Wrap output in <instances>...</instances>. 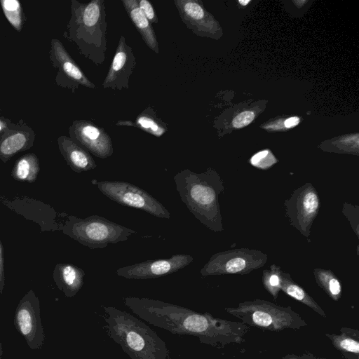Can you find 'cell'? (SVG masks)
Returning a JSON list of instances; mask_svg holds the SVG:
<instances>
[{
  "mask_svg": "<svg viewBox=\"0 0 359 359\" xmlns=\"http://www.w3.org/2000/svg\"><path fill=\"white\" fill-rule=\"evenodd\" d=\"M14 325L31 349L37 350L43 346L45 334L41 320L40 302L33 290L27 292L19 302Z\"/></svg>",
  "mask_w": 359,
  "mask_h": 359,
  "instance_id": "obj_10",
  "label": "cell"
},
{
  "mask_svg": "<svg viewBox=\"0 0 359 359\" xmlns=\"http://www.w3.org/2000/svg\"><path fill=\"white\" fill-rule=\"evenodd\" d=\"M280 359H327L325 358L318 357L309 352H304L300 355L294 353H288L281 357Z\"/></svg>",
  "mask_w": 359,
  "mask_h": 359,
  "instance_id": "obj_32",
  "label": "cell"
},
{
  "mask_svg": "<svg viewBox=\"0 0 359 359\" xmlns=\"http://www.w3.org/2000/svg\"><path fill=\"white\" fill-rule=\"evenodd\" d=\"M103 309L109 336L131 359H168L165 342L146 323L115 307Z\"/></svg>",
  "mask_w": 359,
  "mask_h": 359,
  "instance_id": "obj_4",
  "label": "cell"
},
{
  "mask_svg": "<svg viewBox=\"0 0 359 359\" xmlns=\"http://www.w3.org/2000/svg\"><path fill=\"white\" fill-rule=\"evenodd\" d=\"M255 118L254 112L245 111L238 114L233 120L232 124L236 128H241L250 124Z\"/></svg>",
  "mask_w": 359,
  "mask_h": 359,
  "instance_id": "obj_30",
  "label": "cell"
},
{
  "mask_svg": "<svg viewBox=\"0 0 359 359\" xmlns=\"http://www.w3.org/2000/svg\"><path fill=\"white\" fill-rule=\"evenodd\" d=\"M50 60L57 70V85L74 93L79 86L95 88V84L84 74L76 62L72 58L63 44L57 39L51 40Z\"/></svg>",
  "mask_w": 359,
  "mask_h": 359,
  "instance_id": "obj_11",
  "label": "cell"
},
{
  "mask_svg": "<svg viewBox=\"0 0 359 359\" xmlns=\"http://www.w3.org/2000/svg\"><path fill=\"white\" fill-rule=\"evenodd\" d=\"M343 213L346 215L351 223L357 237L358 235V205L344 203L343 206Z\"/></svg>",
  "mask_w": 359,
  "mask_h": 359,
  "instance_id": "obj_28",
  "label": "cell"
},
{
  "mask_svg": "<svg viewBox=\"0 0 359 359\" xmlns=\"http://www.w3.org/2000/svg\"><path fill=\"white\" fill-rule=\"evenodd\" d=\"M286 215L290 224L309 241L310 229L320 208V200L315 187L306 182L296 189L285 201Z\"/></svg>",
  "mask_w": 359,
  "mask_h": 359,
  "instance_id": "obj_9",
  "label": "cell"
},
{
  "mask_svg": "<svg viewBox=\"0 0 359 359\" xmlns=\"http://www.w3.org/2000/svg\"><path fill=\"white\" fill-rule=\"evenodd\" d=\"M96 184L102 194L120 205L144 210L159 218L170 217V213L161 203L133 184L123 181H101Z\"/></svg>",
  "mask_w": 359,
  "mask_h": 359,
  "instance_id": "obj_7",
  "label": "cell"
},
{
  "mask_svg": "<svg viewBox=\"0 0 359 359\" xmlns=\"http://www.w3.org/2000/svg\"><path fill=\"white\" fill-rule=\"evenodd\" d=\"M280 290L284 293L309 306L318 315L326 318V313L320 305L292 278L289 273L280 271Z\"/></svg>",
  "mask_w": 359,
  "mask_h": 359,
  "instance_id": "obj_22",
  "label": "cell"
},
{
  "mask_svg": "<svg viewBox=\"0 0 359 359\" xmlns=\"http://www.w3.org/2000/svg\"><path fill=\"white\" fill-rule=\"evenodd\" d=\"M194 260L189 255L180 254L171 257L146 260L117 269L116 274L128 279L156 278L173 273Z\"/></svg>",
  "mask_w": 359,
  "mask_h": 359,
  "instance_id": "obj_13",
  "label": "cell"
},
{
  "mask_svg": "<svg viewBox=\"0 0 359 359\" xmlns=\"http://www.w3.org/2000/svg\"><path fill=\"white\" fill-rule=\"evenodd\" d=\"M267 255L259 250L240 248L213 255L201 270L203 276L246 274L262 267Z\"/></svg>",
  "mask_w": 359,
  "mask_h": 359,
  "instance_id": "obj_8",
  "label": "cell"
},
{
  "mask_svg": "<svg viewBox=\"0 0 359 359\" xmlns=\"http://www.w3.org/2000/svg\"><path fill=\"white\" fill-rule=\"evenodd\" d=\"M225 311L241 320V323L262 330H296L307 325V323L291 306H278L263 299L240 302L236 307H226Z\"/></svg>",
  "mask_w": 359,
  "mask_h": 359,
  "instance_id": "obj_5",
  "label": "cell"
},
{
  "mask_svg": "<svg viewBox=\"0 0 359 359\" xmlns=\"http://www.w3.org/2000/svg\"><path fill=\"white\" fill-rule=\"evenodd\" d=\"M136 64L132 48L126 43V38L121 36L102 86L113 90L128 89L129 79Z\"/></svg>",
  "mask_w": 359,
  "mask_h": 359,
  "instance_id": "obj_14",
  "label": "cell"
},
{
  "mask_svg": "<svg viewBox=\"0 0 359 359\" xmlns=\"http://www.w3.org/2000/svg\"><path fill=\"white\" fill-rule=\"evenodd\" d=\"M299 123V118L297 116L290 117L285 121L284 125L286 128H290L294 127Z\"/></svg>",
  "mask_w": 359,
  "mask_h": 359,
  "instance_id": "obj_33",
  "label": "cell"
},
{
  "mask_svg": "<svg viewBox=\"0 0 359 359\" xmlns=\"http://www.w3.org/2000/svg\"><path fill=\"white\" fill-rule=\"evenodd\" d=\"M3 12L14 29L20 32L24 22L21 5L16 0H2L0 1Z\"/></svg>",
  "mask_w": 359,
  "mask_h": 359,
  "instance_id": "obj_25",
  "label": "cell"
},
{
  "mask_svg": "<svg viewBox=\"0 0 359 359\" xmlns=\"http://www.w3.org/2000/svg\"><path fill=\"white\" fill-rule=\"evenodd\" d=\"M325 336L344 359H359L358 330L343 327L339 330V334L326 333Z\"/></svg>",
  "mask_w": 359,
  "mask_h": 359,
  "instance_id": "obj_20",
  "label": "cell"
},
{
  "mask_svg": "<svg viewBox=\"0 0 359 359\" xmlns=\"http://www.w3.org/2000/svg\"><path fill=\"white\" fill-rule=\"evenodd\" d=\"M61 230L63 233L91 249L125 241L137 232L99 215L85 219L70 215Z\"/></svg>",
  "mask_w": 359,
  "mask_h": 359,
  "instance_id": "obj_6",
  "label": "cell"
},
{
  "mask_svg": "<svg viewBox=\"0 0 359 359\" xmlns=\"http://www.w3.org/2000/svg\"><path fill=\"white\" fill-rule=\"evenodd\" d=\"M11 121L4 117L0 118V133L6 128Z\"/></svg>",
  "mask_w": 359,
  "mask_h": 359,
  "instance_id": "obj_34",
  "label": "cell"
},
{
  "mask_svg": "<svg viewBox=\"0 0 359 359\" xmlns=\"http://www.w3.org/2000/svg\"><path fill=\"white\" fill-rule=\"evenodd\" d=\"M125 305L151 325L172 334L196 337L200 341L217 348L245 341L247 325L198 313L173 304L147 297H127Z\"/></svg>",
  "mask_w": 359,
  "mask_h": 359,
  "instance_id": "obj_1",
  "label": "cell"
},
{
  "mask_svg": "<svg viewBox=\"0 0 359 359\" xmlns=\"http://www.w3.org/2000/svg\"><path fill=\"white\" fill-rule=\"evenodd\" d=\"M182 21L188 29L201 36H212L216 32V23L205 11L201 1L196 0H175Z\"/></svg>",
  "mask_w": 359,
  "mask_h": 359,
  "instance_id": "obj_16",
  "label": "cell"
},
{
  "mask_svg": "<svg viewBox=\"0 0 359 359\" xmlns=\"http://www.w3.org/2000/svg\"><path fill=\"white\" fill-rule=\"evenodd\" d=\"M85 271L72 264L60 263L55 265L53 278L57 287L67 297H73L83 285Z\"/></svg>",
  "mask_w": 359,
  "mask_h": 359,
  "instance_id": "obj_18",
  "label": "cell"
},
{
  "mask_svg": "<svg viewBox=\"0 0 359 359\" xmlns=\"http://www.w3.org/2000/svg\"><path fill=\"white\" fill-rule=\"evenodd\" d=\"M250 1H239V3L242 4L243 6H246L248 4H249Z\"/></svg>",
  "mask_w": 359,
  "mask_h": 359,
  "instance_id": "obj_36",
  "label": "cell"
},
{
  "mask_svg": "<svg viewBox=\"0 0 359 359\" xmlns=\"http://www.w3.org/2000/svg\"><path fill=\"white\" fill-rule=\"evenodd\" d=\"M3 355V348H2V344L0 339V359H2Z\"/></svg>",
  "mask_w": 359,
  "mask_h": 359,
  "instance_id": "obj_35",
  "label": "cell"
},
{
  "mask_svg": "<svg viewBox=\"0 0 359 359\" xmlns=\"http://www.w3.org/2000/svg\"><path fill=\"white\" fill-rule=\"evenodd\" d=\"M34 138V130L23 121L18 123L10 121L0 133V160L6 163L18 153L30 149Z\"/></svg>",
  "mask_w": 359,
  "mask_h": 359,
  "instance_id": "obj_15",
  "label": "cell"
},
{
  "mask_svg": "<svg viewBox=\"0 0 359 359\" xmlns=\"http://www.w3.org/2000/svg\"><path fill=\"white\" fill-rule=\"evenodd\" d=\"M40 171L39 161L34 153L20 156L14 163L11 171L13 178L19 182H34Z\"/></svg>",
  "mask_w": 359,
  "mask_h": 359,
  "instance_id": "obj_23",
  "label": "cell"
},
{
  "mask_svg": "<svg viewBox=\"0 0 359 359\" xmlns=\"http://www.w3.org/2000/svg\"><path fill=\"white\" fill-rule=\"evenodd\" d=\"M59 150L71 169L81 173L97 167L90 153L74 142L70 137L62 135L57 139Z\"/></svg>",
  "mask_w": 359,
  "mask_h": 359,
  "instance_id": "obj_17",
  "label": "cell"
},
{
  "mask_svg": "<svg viewBox=\"0 0 359 359\" xmlns=\"http://www.w3.org/2000/svg\"><path fill=\"white\" fill-rule=\"evenodd\" d=\"M174 181L182 201L192 215L209 229L223 231L219 196L224 186L219 175L210 168L201 173L184 169L174 176Z\"/></svg>",
  "mask_w": 359,
  "mask_h": 359,
  "instance_id": "obj_2",
  "label": "cell"
},
{
  "mask_svg": "<svg viewBox=\"0 0 359 359\" xmlns=\"http://www.w3.org/2000/svg\"><path fill=\"white\" fill-rule=\"evenodd\" d=\"M316 281L325 293L334 301H338L341 296V286L339 280L329 270L316 269L313 271Z\"/></svg>",
  "mask_w": 359,
  "mask_h": 359,
  "instance_id": "obj_24",
  "label": "cell"
},
{
  "mask_svg": "<svg viewBox=\"0 0 359 359\" xmlns=\"http://www.w3.org/2000/svg\"><path fill=\"white\" fill-rule=\"evenodd\" d=\"M140 9L148 19L151 24H156L158 22L157 15L152 4L147 0H137Z\"/></svg>",
  "mask_w": 359,
  "mask_h": 359,
  "instance_id": "obj_29",
  "label": "cell"
},
{
  "mask_svg": "<svg viewBox=\"0 0 359 359\" xmlns=\"http://www.w3.org/2000/svg\"><path fill=\"white\" fill-rule=\"evenodd\" d=\"M121 2L131 22L146 45L154 53L158 54L160 50L155 31L140 9L137 0H122Z\"/></svg>",
  "mask_w": 359,
  "mask_h": 359,
  "instance_id": "obj_19",
  "label": "cell"
},
{
  "mask_svg": "<svg viewBox=\"0 0 359 359\" xmlns=\"http://www.w3.org/2000/svg\"><path fill=\"white\" fill-rule=\"evenodd\" d=\"M116 126H133L155 137H160L168 131L166 123L156 115L154 108L149 105L142 111L134 121H118Z\"/></svg>",
  "mask_w": 359,
  "mask_h": 359,
  "instance_id": "obj_21",
  "label": "cell"
},
{
  "mask_svg": "<svg viewBox=\"0 0 359 359\" xmlns=\"http://www.w3.org/2000/svg\"><path fill=\"white\" fill-rule=\"evenodd\" d=\"M69 134L74 142L96 157L106 158L114 153L109 135L90 121H74L69 128Z\"/></svg>",
  "mask_w": 359,
  "mask_h": 359,
  "instance_id": "obj_12",
  "label": "cell"
},
{
  "mask_svg": "<svg viewBox=\"0 0 359 359\" xmlns=\"http://www.w3.org/2000/svg\"><path fill=\"white\" fill-rule=\"evenodd\" d=\"M250 161L256 168L267 169L276 163L277 160L269 150H263L252 156Z\"/></svg>",
  "mask_w": 359,
  "mask_h": 359,
  "instance_id": "obj_27",
  "label": "cell"
},
{
  "mask_svg": "<svg viewBox=\"0 0 359 359\" xmlns=\"http://www.w3.org/2000/svg\"><path fill=\"white\" fill-rule=\"evenodd\" d=\"M107 28L104 0L86 4L71 1V18L64 36L76 46L80 54L97 65L105 60Z\"/></svg>",
  "mask_w": 359,
  "mask_h": 359,
  "instance_id": "obj_3",
  "label": "cell"
},
{
  "mask_svg": "<svg viewBox=\"0 0 359 359\" xmlns=\"http://www.w3.org/2000/svg\"><path fill=\"white\" fill-rule=\"evenodd\" d=\"M280 269L278 266L272 264L270 270H264L262 276V283L265 289L270 293L274 299L278 297L281 287Z\"/></svg>",
  "mask_w": 359,
  "mask_h": 359,
  "instance_id": "obj_26",
  "label": "cell"
},
{
  "mask_svg": "<svg viewBox=\"0 0 359 359\" xmlns=\"http://www.w3.org/2000/svg\"><path fill=\"white\" fill-rule=\"evenodd\" d=\"M5 286V269L4 248L0 240V293L2 294Z\"/></svg>",
  "mask_w": 359,
  "mask_h": 359,
  "instance_id": "obj_31",
  "label": "cell"
}]
</instances>
